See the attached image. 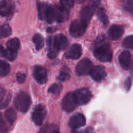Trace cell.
Returning <instances> with one entry per match:
<instances>
[{"instance_id":"2","label":"cell","mask_w":133,"mask_h":133,"mask_svg":"<svg viewBox=\"0 0 133 133\" xmlns=\"http://www.w3.org/2000/svg\"><path fill=\"white\" fill-rule=\"evenodd\" d=\"M14 104L17 110L22 112H26L31 105V97L27 93L21 92L15 97Z\"/></svg>"},{"instance_id":"7","label":"cell","mask_w":133,"mask_h":133,"mask_svg":"<svg viewBox=\"0 0 133 133\" xmlns=\"http://www.w3.org/2000/svg\"><path fill=\"white\" fill-rule=\"evenodd\" d=\"M77 105L74 93L71 92H70L66 95L62 100V108L64 111L67 112H70L75 110Z\"/></svg>"},{"instance_id":"19","label":"cell","mask_w":133,"mask_h":133,"mask_svg":"<svg viewBox=\"0 0 133 133\" xmlns=\"http://www.w3.org/2000/svg\"><path fill=\"white\" fill-rule=\"evenodd\" d=\"M48 56L49 58H53L57 55L58 51L56 49L54 45V41L52 38H49L48 40Z\"/></svg>"},{"instance_id":"28","label":"cell","mask_w":133,"mask_h":133,"mask_svg":"<svg viewBox=\"0 0 133 133\" xmlns=\"http://www.w3.org/2000/svg\"><path fill=\"white\" fill-rule=\"evenodd\" d=\"M17 56V52L13 51L10 50V49H6L4 52L3 57H5L6 59L10 61H13L16 59Z\"/></svg>"},{"instance_id":"14","label":"cell","mask_w":133,"mask_h":133,"mask_svg":"<svg viewBox=\"0 0 133 133\" xmlns=\"http://www.w3.org/2000/svg\"><path fill=\"white\" fill-rule=\"evenodd\" d=\"M53 41H54L55 47L58 51L64 50L67 48L68 44L67 38L62 34L57 35L53 39Z\"/></svg>"},{"instance_id":"39","label":"cell","mask_w":133,"mask_h":133,"mask_svg":"<svg viewBox=\"0 0 133 133\" xmlns=\"http://www.w3.org/2000/svg\"><path fill=\"white\" fill-rule=\"evenodd\" d=\"M70 133H79V132L77 129H72Z\"/></svg>"},{"instance_id":"22","label":"cell","mask_w":133,"mask_h":133,"mask_svg":"<svg viewBox=\"0 0 133 133\" xmlns=\"http://www.w3.org/2000/svg\"><path fill=\"white\" fill-rule=\"evenodd\" d=\"M32 41L35 44V48L37 50H40L43 48L44 45V40L42 36L39 34H36L33 36Z\"/></svg>"},{"instance_id":"18","label":"cell","mask_w":133,"mask_h":133,"mask_svg":"<svg viewBox=\"0 0 133 133\" xmlns=\"http://www.w3.org/2000/svg\"><path fill=\"white\" fill-rule=\"evenodd\" d=\"M10 96L6 94L5 90L0 88V109H5L9 104Z\"/></svg>"},{"instance_id":"23","label":"cell","mask_w":133,"mask_h":133,"mask_svg":"<svg viewBox=\"0 0 133 133\" xmlns=\"http://www.w3.org/2000/svg\"><path fill=\"white\" fill-rule=\"evenodd\" d=\"M10 65L7 62L0 60V77L6 76L10 72Z\"/></svg>"},{"instance_id":"32","label":"cell","mask_w":133,"mask_h":133,"mask_svg":"<svg viewBox=\"0 0 133 133\" xmlns=\"http://www.w3.org/2000/svg\"><path fill=\"white\" fill-rule=\"evenodd\" d=\"M60 2L62 6L67 9L68 10H70L74 6L75 1L74 0H60Z\"/></svg>"},{"instance_id":"21","label":"cell","mask_w":133,"mask_h":133,"mask_svg":"<svg viewBox=\"0 0 133 133\" xmlns=\"http://www.w3.org/2000/svg\"><path fill=\"white\" fill-rule=\"evenodd\" d=\"M5 119H6L8 122L10 124H12L14 122L16 121L17 118V114L16 113L15 110L12 108L8 109L6 110L5 112Z\"/></svg>"},{"instance_id":"36","label":"cell","mask_w":133,"mask_h":133,"mask_svg":"<svg viewBox=\"0 0 133 133\" xmlns=\"http://www.w3.org/2000/svg\"><path fill=\"white\" fill-rule=\"evenodd\" d=\"M53 131L51 132V128L49 127V126H45L44 128H42L41 130H40V132L39 133H52L53 132Z\"/></svg>"},{"instance_id":"34","label":"cell","mask_w":133,"mask_h":133,"mask_svg":"<svg viewBox=\"0 0 133 133\" xmlns=\"http://www.w3.org/2000/svg\"><path fill=\"white\" fill-rule=\"evenodd\" d=\"M131 84H132V81H131V78H127V80L125 81V88L127 90V91H129L131 88Z\"/></svg>"},{"instance_id":"13","label":"cell","mask_w":133,"mask_h":133,"mask_svg":"<svg viewBox=\"0 0 133 133\" xmlns=\"http://www.w3.org/2000/svg\"><path fill=\"white\" fill-rule=\"evenodd\" d=\"M90 75L94 80L100 82L106 77L107 73L103 67L101 66H97L92 68Z\"/></svg>"},{"instance_id":"12","label":"cell","mask_w":133,"mask_h":133,"mask_svg":"<svg viewBox=\"0 0 133 133\" xmlns=\"http://www.w3.org/2000/svg\"><path fill=\"white\" fill-rule=\"evenodd\" d=\"M33 76L35 80L39 84H44L47 81L48 74L44 68L40 66H36L34 68Z\"/></svg>"},{"instance_id":"4","label":"cell","mask_w":133,"mask_h":133,"mask_svg":"<svg viewBox=\"0 0 133 133\" xmlns=\"http://www.w3.org/2000/svg\"><path fill=\"white\" fill-rule=\"evenodd\" d=\"M77 105H84L88 103L92 98L90 91L87 88H81L77 90L74 93Z\"/></svg>"},{"instance_id":"25","label":"cell","mask_w":133,"mask_h":133,"mask_svg":"<svg viewBox=\"0 0 133 133\" xmlns=\"http://www.w3.org/2000/svg\"><path fill=\"white\" fill-rule=\"evenodd\" d=\"M11 27L8 24L3 25L0 27V38L8 37L11 35Z\"/></svg>"},{"instance_id":"17","label":"cell","mask_w":133,"mask_h":133,"mask_svg":"<svg viewBox=\"0 0 133 133\" xmlns=\"http://www.w3.org/2000/svg\"><path fill=\"white\" fill-rule=\"evenodd\" d=\"M119 62L121 66L125 70L129 69L131 64V55L129 51H124L119 56Z\"/></svg>"},{"instance_id":"5","label":"cell","mask_w":133,"mask_h":133,"mask_svg":"<svg viewBox=\"0 0 133 133\" xmlns=\"http://www.w3.org/2000/svg\"><path fill=\"white\" fill-rule=\"evenodd\" d=\"M92 68V63L88 58H84L81 60L76 66V73L79 76L87 75L90 74Z\"/></svg>"},{"instance_id":"38","label":"cell","mask_w":133,"mask_h":133,"mask_svg":"<svg viewBox=\"0 0 133 133\" xmlns=\"http://www.w3.org/2000/svg\"><path fill=\"white\" fill-rule=\"evenodd\" d=\"M5 50V49H4V48H3V46H1V45H0V55L3 56V57Z\"/></svg>"},{"instance_id":"41","label":"cell","mask_w":133,"mask_h":133,"mask_svg":"<svg viewBox=\"0 0 133 133\" xmlns=\"http://www.w3.org/2000/svg\"><path fill=\"white\" fill-rule=\"evenodd\" d=\"M52 133H59V131H58V130H54Z\"/></svg>"},{"instance_id":"27","label":"cell","mask_w":133,"mask_h":133,"mask_svg":"<svg viewBox=\"0 0 133 133\" xmlns=\"http://www.w3.org/2000/svg\"><path fill=\"white\" fill-rule=\"evenodd\" d=\"M97 15H98L100 20L102 22V23L105 25H107L109 23V19H108L107 16L106 12H105V9H103V8H100L98 10V12H97Z\"/></svg>"},{"instance_id":"37","label":"cell","mask_w":133,"mask_h":133,"mask_svg":"<svg viewBox=\"0 0 133 133\" xmlns=\"http://www.w3.org/2000/svg\"><path fill=\"white\" fill-rule=\"evenodd\" d=\"M84 133H94V130L93 129L91 128V127H88L87 129L84 131Z\"/></svg>"},{"instance_id":"1","label":"cell","mask_w":133,"mask_h":133,"mask_svg":"<svg viewBox=\"0 0 133 133\" xmlns=\"http://www.w3.org/2000/svg\"><path fill=\"white\" fill-rule=\"evenodd\" d=\"M101 41L97 42V44L94 52V56L101 62H110L112 58V53L109 49V44L103 40Z\"/></svg>"},{"instance_id":"33","label":"cell","mask_w":133,"mask_h":133,"mask_svg":"<svg viewBox=\"0 0 133 133\" xmlns=\"http://www.w3.org/2000/svg\"><path fill=\"white\" fill-rule=\"evenodd\" d=\"M26 75L23 73L19 72L16 74V80L19 83H23L25 81Z\"/></svg>"},{"instance_id":"24","label":"cell","mask_w":133,"mask_h":133,"mask_svg":"<svg viewBox=\"0 0 133 133\" xmlns=\"http://www.w3.org/2000/svg\"><path fill=\"white\" fill-rule=\"evenodd\" d=\"M48 5L45 3H38V11L39 18L42 20H44L45 13L48 9Z\"/></svg>"},{"instance_id":"40","label":"cell","mask_w":133,"mask_h":133,"mask_svg":"<svg viewBox=\"0 0 133 133\" xmlns=\"http://www.w3.org/2000/svg\"><path fill=\"white\" fill-rule=\"evenodd\" d=\"M0 122H2V123H3V117H2V115H1V113H0Z\"/></svg>"},{"instance_id":"26","label":"cell","mask_w":133,"mask_h":133,"mask_svg":"<svg viewBox=\"0 0 133 133\" xmlns=\"http://www.w3.org/2000/svg\"><path fill=\"white\" fill-rule=\"evenodd\" d=\"M70 70L66 66H64L63 68L61 70V73L59 74V76H58V79L60 81H65L67 79H68L70 78Z\"/></svg>"},{"instance_id":"8","label":"cell","mask_w":133,"mask_h":133,"mask_svg":"<svg viewBox=\"0 0 133 133\" xmlns=\"http://www.w3.org/2000/svg\"><path fill=\"white\" fill-rule=\"evenodd\" d=\"M46 116V110L43 105H37L32 113V119L37 125H41Z\"/></svg>"},{"instance_id":"15","label":"cell","mask_w":133,"mask_h":133,"mask_svg":"<svg viewBox=\"0 0 133 133\" xmlns=\"http://www.w3.org/2000/svg\"><path fill=\"white\" fill-rule=\"evenodd\" d=\"M124 32V28L118 25H113L110 27L109 31V36L112 40H116L121 38Z\"/></svg>"},{"instance_id":"9","label":"cell","mask_w":133,"mask_h":133,"mask_svg":"<svg viewBox=\"0 0 133 133\" xmlns=\"http://www.w3.org/2000/svg\"><path fill=\"white\" fill-rule=\"evenodd\" d=\"M15 9V4L12 0H2L0 1V16H9L11 15Z\"/></svg>"},{"instance_id":"30","label":"cell","mask_w":133,"mask_h":133,"mask_svg":"<svg viewBox=\"0 0 133 133\" xmlns=\"http://www.w3.org/2000/svg\"><path fill=\"white\" fill-rule=\"evenodd\" d=\"M123 45L126 48L133 49V35L127 36L123 42Z\"/></svg>"},{"instance_id":"16","label":"cell","mask_w":133,"mask_h":133,"mask_svg":"<svg viewBox=\"0 0 133 133\" xmlns=\"http://www.w3.org/2000/svg\"><path fill=\"white\" fill-rule=\"evenodd\" d=\"M82 55V48L79 44H74L71 46L66 56L68 58L73 60H76L80 58Z\"/></svg>"},{"instance_id":"35","label":"cell","mask_w":133,"mask_h":133,"mask_svg":"<svg viewBox=\"0 0 133 133\" xmlns=\"http://www.w3.org/2000/svg\"><path fill=\"white\" fill-rule=\"evenodd\" d=\"M8 129L2 122H0V133H7Z\"/></svg>"},{"instance_id":"3","label":"cell","mask_w":133,"mask_h":133,"mask_svg":"<svg viewBox=\"0 0 133 133\" xmlns=\"http://www.w3.org/2000/svg\"><path fill=\"white\" fill-rule=\"evenodd\" d=\"M87 24L81 19H75L70 26V33L74 37H79L85 32Z\"/></svg>"},{"instance_id":"6","label":"cell","mask_w":133,"mask_h":133,"mask_svg":"<svg viewBox=\"0 0 133 133\" xmlns=\"http://www.w3.org/2000/svg\"><path fill=\"white\" fill-rule=\"evenodd\" d=\"M53 10L55 20L58 23L64 22L68 18L69 10L62 6L61 4L53 6Z\"/></svg>"},{"instance_id":"11","label":"cell","mask_w":133,"mask_h":133,"mask_svg":"<svg viewBox=\"0 0 133 133\" xmlns=\"http://www.w3.org/2000/svg\"><path fill=\"white\" fill-rule=\"evenodd\" d=\"M95 9H96V6L94 5H89L85 6L83 8L81 11V20L83 21L84 23L88 25V23L90 21L92 16L94 14Z\"/></svg>"},{"instance_id":"10","label":"cell","mask_w":133,"mask_h":133,"mask_svg":"<svg viewBox=\"0 0 133 133\" xmlns=\"http://www.w3.org/2000/svg\"><path fill=\"white\" fill-rule=\"evenodd\" d=\"M86 119L84 115L80 113H76L70 118L69 125L72 129H77L85 125Z\"/></svg>"},{"instance_id":"31","label":"cell","mask_w":133,"mask_h":133,"mask_svg":"<svg viewBox=\"0 0 133 133\" xmlns=\"http://www.w3.org/2000/svg\"><path fill=\"white\" fill-rule=\"evenodd\" d=\"M123 8L129 13L133 14V0H125Z\"/></svg>"},{"instance_id":"29","label":"cell","mask_w":133,"mask_h":133,"mask_svg":"<svg viewBox=\"0 0 133 133\" xmlns=\"http://www.w3.org/2000/svg\"><path fill=\"white\" fill-rule=\"evenodd\" d=\"M62 89V87L60 84H53L49 87V92L55 95H58L61 93Z\"/></svg>"},{"instance_id":"20","label":"cell","mask_w":133,"mask_h":133,"mask_svg":"<svg viewBox=\"0 0 133 133\" xmlns=\"http://www.w3.org/2000/svg\"><path fill=\"white\" fill-rule=\"evenodd\" d=\"M6 47H7L8 49L17 52L18 49H19V47H20V42L18 38H14L10 39L7 42Z\"/></svg>"}]
</instances>
